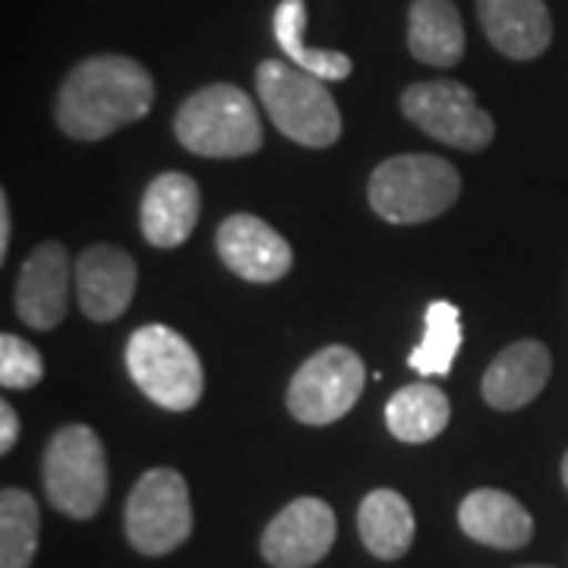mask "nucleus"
<instances>
[{
    "instance_id": "f257e3e1",
    "label": "nucleus",
    "mask_w": 568,
    "mask_h": 568,
    "mask_svg": "<svg viewBox=\"0 0 568 568\" xmlns=\"http://www.w3.org/2000/svg\"><path fill=\"white\" fill-rule=\"evenodd\" d=\"M155 102V80L123 54H99L73 67L58 92V126L67 136L99 142L142 121Z\"/></svg>"
},
{
    "instance_id": "f03ea898",
    "label": "nucleus",
    "mask_w": 568,
    "mask_h": 568,
    "mask_svg": "<svg viewBox=\"0 0 568 568\" xmlns=\"http://www.w3.org/2000/svg\"><path fill=\"white\" fill-rule=\"evenodd\" d=\"M174 133L183 149L203 159H244L263 145L256 104L231 82H215L193 92L174 118Z\"/></svg>"
},
{
    "instance_id": "7ed1b4c3",
    "label": "nucleus",
    "mask_w": 568,
    "mask_h": 568,
    "mask_svg": "<svg viewBox=\"0 0 568 568\" xmlns=\"http://www.w3.org/2000/svg\"><path fill=\"white\" fill-rule=\"evenodd\" d=\"M462 193V174L439 155H395L369 178V205L392 224H424L448 212Z\"/></svg>"
},
{
    "instance_id": "20e7f679",
    "label": "nucleus",
    "mask_w": 568,
    "mask_h": 568,
    "mask_svg": "<svg viewBox=\"0 0 568 568\" xmlns=\"http://www.w3.org/2000/svg\"><path fill=\"white\" fill-rule=\"evenodd\" d=\"M256 89L265 114L287 140L328 149L342 136V111L325 89V80L284 61H263L256 70Z\"/></svg>"
},
{
    "instance_id": "39448f33",
    "label": "nucleus",
    "mask_w": 568,
    "mask_h": 568,
    "mask_svg": "<svg viewBox=\"0 0 568 568\" xmlns=\"http://www.w3.org/2000/svg\"><path fill=\"white\" fill-rule=\"evenodd\" d=\"M126 369L142 395L164 410L183 414L203 398L205 373L200 354L181 332L162 323L133 332L126 345Z\"/></svg>"
},
{
    "instance_id": "423d86ee",
    "label": "nucleus",
    "mask_w": 568,
    "mask_h": 568,
    "mask_svg": "<svg viewBox=\"0 0 568 568\" xmlns=\"http://www.w3.org/2000/svg\"><path fill=\"white\" fill-rule=\"evenodd\" d=\"M44 493L67 518L89 521L108 499V458L92 426H63L44 452Z\"/></svg>"
},
{
    "instance_id": "0eeeda50",
    "label": "nucleus",
    "mask_w": 568,
    "mask_h": 568,
    "mask_svg": "<svg viewBox=\"0 0 568 568\" xmlns=\"http://www.w3.org/2000/svg\"><path fill=\"white\" fill-rule=\"evenodd\" d=\"M123 525L133 549H140L142 556L174 552L193 534V506L186 480L174 467L145 470L126 499Z\"/></svg>"
},
{
    "instance_id": "6e6552de",
    "label": "nucleus",
    "mask_w": 568,
    "mask_h": 568,
    "mask_svg": "<svg viewBox=\"0 0 568 568\" xmlns=\"http://www.w3.org/2000/svg\"><path fill=\"white\" fill-rule=\"evenodd\" d=\"M364 386L366 366L361 354L345 345H328L294 373L287 386V410L306 426H328L361 402Z\"/></svg>"
},
{
    "instance_id": "1a4fd4ad",
    "label": "nucleus",
    "mask_w": 568,
    "mask_h": 568,
    "mask_svg": "<svg viewBox=\"0 0 568 568\" xmlns=\"http://www.w3.org/2000/svg\"><path fill=\"white\" fill-rule=\"evenodd\" d=\"M402 111L426 136L446 142L462 152H480L496 136L493 114H487L477 95L455 80H426L407 85Z\"/></svg>"
},
{
    "instance_id": "9d476101",
    "label": "nucleus",
    "mask_w": 568,
    "mask_h": 568,
    "mask_svg": "<svg viewBox=\"0 0 568 568\" xmlns=\"http://www.w3.org/2000/svg\"><path fill=\"white\" fill-rule=\"evenodd\" d=\"M335 544V511L316 496L284 506L263 534V559L272 568H313Z\"/></svg>"
},
{
    "instance_id": "9b49d317",
    "label": "nucleus",
    "mask_w": 568,
    "mask_h": 568,
    "mask_svg": "<svg viewBox=\"0 0 568 568\" xmlns=\"http://www.w3.org/2000/svg\"><path fill=\"white\" fill-rule=\"evenodd\" d=\"M215 246L222 263L253 284H272L284 278L294 265V250L284 241L282 234L265 224L263 219L237 212L231 219H224Z\"/></svg>"
},
{
    "instance_id": "f8f14e48",
    "label": "nucleus",
    "mask_w": 568,
    "mask_h": 568,
    "mask_svg": "<svg viewBox=\"0 0 568 568\" xmlns=\"http://www.w3.org/2000/svg\"><path fill=\"white\" fill-rule=\"evenodd\" d=\"M77 297L92 323H114L126 313L136 294V260L111 244L82 250L77 268Z\"/></svg>"
},
{
    "instance_id": "ddd939ff",
    "label": "nucleus",
    "mask_w": 568,
    "mask_h": 568,
    "mask_svg": "<svg viewBox=\"0 0 568 568\" xmlns=\"http://www.w3.org/2000/svg\"><path fill=\"white\" fill-rule=\"evenodd\" d=\"M70 297V256L61 244L48 241L36 246L20 268L17 282V313L32 328H54L67 316Z\"/></svg>"
},
{
    "instance_id": "4468645a",
    "label": "nucleus",
    "mask_w": 568,
    "mask_h": 568,
    "mask_svg": "<svg viewBox=\"0 0 568 568\" xmlns=\"http://www.w3.org/2000/svg\"><path fill=\"white\" fill-rule=\"evenodd\" d=\"M477 17L489 44L511 61H534L552 41L544 0H477Z\"/></svg>"
},
{
    "instance_id": "2eb2a0df",
    "label": "nucleus",
    "mask_w": 568,
    "mask_h": 568,
    "mask_svg": "<svg viewBox=\"0 0 568 568\" xmlns=\"http://www.w3.org/2000/svg\"><path fill=\"white\" fill-rule=\"evenodd\" d=\"M200 222V186L190 174L168 171L149 183L142 196L140 224L145 241L152 246H181L190 241L193 227Z\"/></svg>"
},
{
    "instance_id": "dca6fc26",
    "label": "nucleus",
    "mask_w": 568,
    "mask_h": 568,
    "mask_svg": "<svg viewBox=\"0 0 568 568\" xmlns=\"http://www.w3.org/2000/svg\"><path fill=\"white\" fill-rule=\"evenodd\" d=\"M552 373V357L540 342L521 338L508 345L484 373V402L496 410H518L530 405Z\"/></svg>"
},
{
    "instance_id": "f3484780",
    "label": "nucleus",
    "mask_w": 568,
    "mask_h": 568,
    "mask_svg": "<svg viewBox=\"0 0 568 568\" xmlns=\"http://www.w3.org/2000/svg\"><path fill=\"white\" fill-rule=\"evenodd\" d=\"M458 525L470 540L493 549H521L534 537V518L503 489H474L458 508Z\"/></svg>"
},
{
    "instance_id": "a211bd4d",
    "label": "nucleus",
    "mask_w": 568,
    "mask_h": 568,
    "mask_svg": "<svg viewBox=\"0 0 568 568\" xmlns=\"http://www.w3.org/2000/svg\"><path fill=\"white\" fill-rule=\"evenodd\" d=\"M407 48L429 67H455L462 61L465 26L455 0H414L407 17Z\"/></svg>"
},
{
    "instance_id": "6ab92c4d",
    "label": "nucleus",
    "mask_w": 568,
    "mask_h": 568,
    "mask_svg": "<svg viewBox=\"0 0 568 568\" xmlns=\"http://www.w3.org/2000/svg\"><path fill=\"white\" fill-rule=\"evenodd\" d=\"M414 511L407 499L395 489H373L366 493L357 511V530L364 547L376 559H402L414 544Z\"/></svg>"
},
{
    "instance_id": "aec40b11",
    "label": "nucleus",
    "mask_w": 568,
    "mask_h": 568,
    "mask_svg": "<svg viewBox=\"0 0 568 568\" xmlns=\"http://www.w3.org/2000/svg\"><path fill=\"white\" fill-rule=\"evenodd\" d=\"M272 29H275V41L284 51V58L294 67H301L325 82H342L351 77L354 63L347 54L306 44V0H282L275 7Z\"/></svg>"
},
{
    "instance_id": "412c9836",
    "label": "nucleus",
    "mask_w": 568,
    "mask_h": 568,
    "mask_svg": "<svg viewBox=\"0 0 568 568\" xmlns=\"http://www.w3.org/2000/svg\"><path fill=\"white\" fill-rule=\"evenodd\" d=\"M448 417H452V405H448L446 392L429 383L398 388L386 405V424L392 436L410 446L443 436Z\"/></svg>"
},
{
    "instance_id": "4be33fe9",
    "label": "nucleus",
    "mask_w": 568,
    "mask_h": 568,
    "mask_svg": "<svg viewBox=\"0 0 568 568\" xmlns=\"http://www.w3.org/2000/svg\"><path fill=\"white\" fill-rule=\"evenodd\" d=\"M462 351V313L448 301H433L424 313V342L410 351L407 366L420 376H448Z\"/></svg>"
},
{
    "instance_id": "5701e85b",
    "label": "nucleus",
    "mask_w": 568,
    "mask_h": 568,
    "mask_svg": "<svg viewBox=\"0 0 568 568\" xmlns=\"http://www.w3.org/2000/svg\"><path fill=\"white\" fill-rule=\"evenodd\" d=\"M39 506L26 489L0 493V568H29L39 549Z\"/></svg>"
},
{
    "instance_id": "b1692460",
    "label": "nucleus",
    "mask_w": 568,
    "mask_h": 568,
    "mask_svg": "<svg viewBox=\"0 0 568 568\" xmlns=\"http://www.w3.org/2000/svg\"><path fill=\"white\" fill-rule=\"evenodd\" d=\"M44 376V361L36 347L20 335L0 338V386L3 388H36Z\"/></svg>"
},
{
    "instance_id": "393cba45",
    "label": "nucleus",
    "mask_w": 568,
    "mask_h": 568,
    "mask_svg": "<svg viewBox=\"0 0 568 568\" xmlns=\"http://www.w3.org/2000/svg\"><path fill=\"white\" fill-rule=\"evenodd\" d=\"M17 436H20V417L10 402L0 405V452H10L17 446Z\"/></svg>"
},
{
    "instance_id": "a878e982",
    "label": "nucleus",
    "mask_w": 568,
    "mask_h": 568,
    "mask_svg": "<svg viewBox=\"0 0 568 568\" xmlns=\"http://www.w3.org/2000/svg\"><path fill=\"white\" fill-rule=\"evenodd\" d=\"M7 246H10V205L7 196H0V256H7Z\"/></svg>"
},
{
    "instance_id": "bb28decb",
    "label": "nucleus",
    "mask_w": 568,
    "mask_h": 568,
    "mask_svg": "<svg viewBox=\"0 0 568 568\" xmlns=\"http://www.w3.org/2000/svg\"><path fill=\"white\" fill-rule=\"evenodd\" d=\"M562 484H566L568 489V452H566V458H562Z\"/></svg>"
},
{
    "instance_id": "cd10ccee",
    "label": "nucleus",
    "mask_w": 568,
    "mask_h": 568,
    "mask_svg": "<svg viewBox=\"0 0 568 568\" xmlns=\"http://www.w3.org/2000/svg\"><path fill=\"white\" fill-rule=\"evenodd\" d=\"M521 568H552V566H521Z\"/></svg>"
}]
</instances>
